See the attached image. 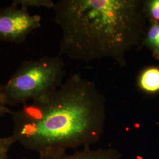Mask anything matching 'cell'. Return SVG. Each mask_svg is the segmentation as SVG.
<instances>
[{
  "mask_svg": "<svg viewBox=\"0 0 159 159\" xmlns=\"http://www.w3.org/2000/svg\"><path fill=\"white\" fill-rule=\"evenodd\" d=\"M11 114L15 142L38 153L39 159H56L100 139L106 99L94 82L74 74L51 95L24 104Z\"/></svg>",
  "mask_w": 159,
  "mask_h": 159,
  "instance_id": "obj_1",
  "label": "cell"
},
{
  "mask_svg": "<svg viewBox=\"0 0 159 159\" xmlns=\"http://www.w3.org/2000/svg\"><path fill=\"white\" fill-rule=\"evenodd\" d=\"M54 21L63 37L59 56L84 62L109 58L121 67L142 46L147 18L142 0H60Z\"/></svg>",
  "mask_w": 159,
  "mask_h": 159,
  "instance_id": "obj_2",
  "label": "cell"
},
{
  "mask_svg": "<svg viewBox=\"0 0 159 159\" xmlns=\"http://www.w3.org/2000/svg\"><path fill=\"white\" fill-rule=\"evenodd\" d=\"M64 75V63L59 55L26 60L7 83L0 84V96L7 106L40 100L56 91Z\"/></svg>",
  "mask_w": 159,
  "mask_h": 159,
  "instance_id": "obj_3",
  "label": "cell"
},
{
  "mask_svg": "<svg viewBox=\"0 0 159 159\" xmlns=\"http://www.w3.org/2000/svg\"><path fill=\"white\" fill-rule=\"evenodd\" d=\"M39 15L28 10L10 6L0 8V42L22 43L34 30L41 27Z\"/></svg>",
  "mask_w": 159,
  "mask_h": 159,
  "instance_id": "obj_4",
  "label": "cell"
},
{
  "mask_svg": "<svg viewBox=\"0 0 159 159\" xmlns=\"http://www.w3.org/2000/svg\"><path fill=\"white\" fill-rule=\"evenodd\" d=\"M52 159H123L122 154L113 148H100L91 149L83 148L81 151L62 157Z\"/></svg>",
  "mask_w": 159,
  "mask_h": 159,
  "instance_id": "obj_5",
  "label": "cell"
},
{
  "mask_svg": "<svg viewBox=\"0 0 159 159\" xmlns=\"http://www.w3.org/2000/svg\"><path fill=\"white\" fill-rule=\"evenodd\" d=\"M139 84L143 91L148 93L159 91V68L151 67L145 69L140 75Z\"/></svg>",
  "mask_w": 159,
  "mask_h": 159,
  "instance_id": "obj_6",
  "label": "cell"
},
{
  "mask_svg": "<svg viewBox=\"0 0 159 159\" xmlns=\"http://www.w3.org/2000/svg\"><path fill=\"white\" fill-rule=\"evenodd\" d=\"M146 29L142 45H145L152 52L153 57L159 60V23H150Z\"/></svg>",
  "mask_w": 159,
  "mask_h": 159,
  "instance_id": "obj_7",
  "label": "cell"
},
{
  "mask_svg": "<svg viewBox=\"0 0 159 159\" xmlns=\"http://www.w3.org/2000/svg\"><path fill=\"white\" fill-rule=\"evenodd\" d=\"M55 2L51 0H14L11 4L12 6L20 7L28 10V8L45 7L53 8Z\"/></svg>",
  "mask_w": 159,
  "mask_h": 159,
  "instance_id": "obj_8",
  "label": "cell"
},
{
  "mask_svg": "<svg viewBox=\"0 0 159 159\" xmlns=\"http://www.w3.org/2000/svg\"><path fill=\"white\" fill-rule=\"evenodd\" d=\"M144 8L150 23H159V0L144 1Z\"/></svg>",
  "mask_w": 159,
  "mask_h": 159,
  "instance_id": "obj_9",
  "label": "cell"
},
{
  "mask_svg": "<svg viewBox=\"0 0 159 159\" xmlns=\"http://www.w3.org/2000/svg\"><path fill=\"white\" fill-rule=\"evenodd\" d=\"M15 140L12 136L0 137V159H8V153Z\"/></svg>",
  "mask_w": 159,
  "mask_h": 159,
  "instance_id": "obj_10",
  "label": "cell"
},
{
  "mask_svg": "<svg viewBox=\"0 0 159 159\" xmlns=\"http://www.w3.org/2000/svg\"><path fill=\"white\" fill-rule=\"evenodd\" d=\"M9 113H12L11 110L7 107V106L2 102L0 96V117Z\"/></svg>",
  "mask_w": 159,
  "mask_h": 159,
  "instance_id": "obj_11",
  "label": "cell"
}]
</instances>
